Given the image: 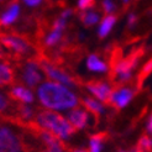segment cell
<instances>
[{"mask_svg":"<svg viewBox=\"0 0 152 152\" xmlns=\"http://www.w3.org/2000/svg\"><path fill=\"white\" fill-rule=\"evenodd\" d=\"M0 152H24L21 137L7 126L0 127Z\"/></svg>","mask_w":152,"mask_h":152,"instance_id":"cell-6","label":"cell"},{"mask_svg":"<svg viewBox=\"0 0 152 152\" xmlns=\"http://www.w3.org/2000/svg\"><path fill=\"white\" fill-rule=\"evenodd\" d=\"M15 80V73L7 61H0V87L9 86Z\"/></svg>","mask_w":152,"mask_h":152,"instance_id":"cell-11","label":"cell"},{"mask_svg":"<svg viewBox=\"0 0 152 152\" xmlns=\"http://www.w3.org/2000/svg\"><path fill=\"white\" fill-rule=\"evenodd\" d=\"M103 10L106 12V14H111L114 10H115V5L111 0H104L103 1Z\"/></svg>","mask_w":152,"mask_h":152,"instance_id":"cell-24","label":"cell"},{"mask_svg":"<svg viewBox=\"0 0 152 152\" xmlns=\"http://www.w3.org/2000/svg\"><path fill=\"white\" fill-rule=\"evenodd\" d=\"M15 115L20 121H30L34 118V109L25 104H20L15 108Z\"/></svg>","mask_w":152,"mask_h":152,"instance_id":"cell-16","label":"cell"},{"mask_svg":"<svg viewBox=\"0 0 152 152\" xmlns=\"http://www.w3.org/2000/svg\"><path fill=\"white\" fill-rule=\"evenodd\" d=\"M27 6H32V7H35V6H39L41 3H42V0H22Z\"/></svg>","mask_w":152,"mask_h":152,"instance_id":"cell-26","label":"cell"},{"mask_svg":"<svg viewBox=\"0 0 152 152\" xmlns=\"http://www.w3.org/2000/svg\"><path fill=\"white\" fill-rule=\"evenodd\" d=\"M62 36H63V30L52 28L51 31L46 35L43 42L47 47H53V46H56V45H58L61 41H62Z\"/></svg>","mask_w":152,"mask_h":152,"instance_id":"cell-15","label":"cell"},{"mask_svg":"<svg viewBox=\"0 0 152 152\" xmlns=\"http://www.w3.org/2000/svg\"><path fill=\"white\" fill-rule=\"evenodd\" d=\"M35 124L42 130H46L52 135H55L59 140L69 139L75 132L73 126L68 123L66 118L50 110H43L37 114Z\"/></svg>","mask_w":152,"mask_h":152,"instance_id":"cell-2","label":"cell"},{"mask_svg":"<svg viewBox=\"0 0 152 152\" xmlns=\"http://www.w3.org/2000/svg\"><path fill=\"white\" fill-rule=\"evenodd\" d=\"M10 100H9V98H7L4 93L0 92V114L1 113H5L10 109Z\"/></svg>","mask_w":152,"mask_h":152,"instance_id":"cell-22","label":"cell"},{"mask_svg":"<svg viewBox=\"0 0 152 152\" xmlns=\"http://www.w3.org/2000/svg\"><path fill=\"white\" fill-rule=\"evenodd\" d=\"M105 139L104 134H96L90 137L89 141V152H100L103 147V141Z\"/></svg>","mask_w":152,"mask_h":152,"instance_id":"cell-19","label":"cell"},{"mask_svg":"<svg viewBox=\"0 0 152 152\" xmlns=\"http://www.w3.org/2000/svg\"><path fill=\"white\" fill-rule=\"evenodd\" d=\"M123 1H124V4H127L129 1H130V0H123Z\"/></svg>","mask_w":152,"mask_h":152,"instance_id":"cell-31","label":"cell"},{"mask_svg":"<svg viewBox=\"0 0 152 152\" xmlns=\"http://www.w3.org/2000/svg\"><path fill=\"white\" fill-rule=\"evenodd\" d=\"M87 89L92 93L95 98H98L100 102H104L108 104L109 103V98H110V94L113 92L111 87L105 82H102V80H90L87 83Z\"/></svg>","mask_w":152,"mask_h":152,"instance_id":"cell-7","label":"cell"},{"mask_svg":"<svg viewBox=\"0 0 152 152\" xmlns=\"http://www.w3.org/2000/svg\"><path fill=\"white\" fill-rule=\"evenodd\" d=\"M9 95L11 96V99L20 102V103H24V104H30L32 103L35 96L32 94V92L30 89L22 87V86H16V87H12L9 90Z\"/></svg>","mask_w":152,"mask_h":152,"instance_id":"cell-10","label":"cell"},{"mask_svg":"<svg viewBox=\"0 0 152 152\" xmlns=\"http://www.w3.org/2000/svg\"><path fill=\"white\" fill-rule=\"evenodd\" d=\"M41 152H63V145H62V142H61V143H57V145L46 147Z\"/></svg>","mask_w":152,"mask_h":152,"instance_id":"cell-25","label":"cell"},{"mask_svg":"<svg viewBox=\"0 0 152 152\" xmlns=\"http://www.w3.org/2000/svg\"><path fill=\"white\" fill-rule=\"evenodd\" d=\"M83 105L87 108V110L95 114V115H100V114L104 113V105L100 102L93 99V98H88V96L84 98L83 99Z\"/></svg>","mask_w":152,"mask_h":152,"instance_id":"cell-17","label":"cell"},{"mask_svg":"<svg viewBox=\"0 0 152 152\" xmlns=\"http://www.w3.org/2000/svg\"><path fill=\"white\" fill-rule=\"evenodd\" d=\"M72 10H69V9H67V10H64L62 14H61V16L59 18H62V19H64V20H67L68 18H69L71 16V15H72Z\"/></svg>","mask_w":152,"mask_h":152,"instance_id":"cell-28","label":"cell"},{"mask_svg":"<svg viewBox=\"0 0 152 152\" xmlns=\"http://www.w3.org/2000/svg\"><path fill=\"white\" fill-rule=\"evenodd\" d=\"M80 19H82V22H83V24L89 27V26L95 25L96 22L99 21L100 15L98 14L96 11H93V10H90V11H82V14H80Z\"/></svg>","mask_w":152,"mask_h":152,"instance_id":"cell-18","label":"cell"},{"mask_svg":"<svg viewBox=\"0 0 152 152\" xmlns=\"http://www.w3.org/2000/svg\"><path fill=\"white\" fill-rule=\"evenodd\" d=\"M0 45L12 52L16 57H24L32 53V45L24 36L15 34H0Z\"/></svg>","mask_w":152,"mask_h":152,"instance_id":"cell-3","label":"cell"},{"mask_svg":"<svg viewBox=\"0 0 152 152\" xmlns=\"http://www.w3.org/2000/svg\"><path fill=\"white\" fill-rule=\"evenodd\" d=\"M95 5V0H79L78 1V7L82 11L89 10Z\"/></svg>","mask_w":152,"mask_h":152,"instance_id":"cell-23","label":"cell"},{"mask_svg":"<svg viewBox=\"0 0 152 152\" xmlns=\"http://www.w3.org/2000/svg\"><path fill=\"white\" fill-rule=\"evenodd\" d=\"M132 96H134L132 89H130V88H118V89L111 92L108 104L115 106L116 109H123L130 103Z\"/></svg>","mask_w":152,"mask_h":152,"instance_id":"cell-8","label":"cell"},{"mask_svg":"<svg viewBox=\"0 0 152 152\" xmlns=\"http://www.w3.org/2000/svg\"><path fill=\"white\" fill-rule=\"evenodd\" d=\"M73 152H86V151L84 150H74Z\"/></svg>","mask_w":152,"mask_h":152,"instance_id":"cell-30","label":"cell"},{"mask_svg":"<svg viewBox=\"0 0 152 152\" xmlns=\"http://www.w3.org/2000/svg\"><path fill=\"white\" fill-rule=\"evenodd\" d=\"M19 14H20V5L19 3H12L10 4V6L6 9V11L1 15L0 18V25L1 26H9L11 25L12 22H15L19 18Z\"/></svg>","mask_w":152,"mask_h":152,"instance_id":"cell-12","label":"cell"},{"mask_svg":"<svg viewBox=\"0 0 152 152\" xmlns=\"http://www.w3.org/2000/svg\"><path fill=\"white\" fill-rule=\"evenodd\" d=\"M87 67L89 71L93 72H99V73H104L108 71V66L104 61H102L96 55H90L87 59Z\"/></svg>","mask_w":152,"mask_h":152,"instance_id":"cell-14","label":"cell"},{"mask_svg":"<svg viewBox=\"0 0 152 152\" xmlns=\"http://www.w3.org/2000/svg\"><path fill=\"white\" fill-rule=\"evenodd\" d=\"M116 16L115 15H108V16H105L102 21V24L99 26V30H98V35H99L100 39H104V37H106L109 35V32L111 31V28L114 27V25H115L116 22Z\"/></svg>","mask_w":152,"mask_h":152,"instance_id":"cell-13","label":"cell"},{"mask_svg":"<svg viewBox=\"0 0 152 152\" xmlns=\"http://www.w3.org/2000/svg\"><path fill=\"white\" fill-rule=\"evenodd\" d=\"M136 20H137V18H136L135 14H130V15H129V26H134Z\"/></svg>","mask_w":152,"mask_h":152,"instance_id":"cell-27","label":"cell"},{"mask_svg":"<svg viewBox=\"0 0 152 152\" xmlns=\"http://www.w3.org/2000/svg\"><path fill=\"white\" fill-rule=\"evenodd\" d=\"M146 130H147V132H148V134H151V116H150V118H148V120H147Z\"/></svg>","mask_w":152,"mask_h":152,"instance_id":"cell-29","label":"cell"},{"mask_svg":"<svg viewBox=\"0 0 152 152\" xmlns=\"http://www.w3.org/2000/svg\"><path fill=\"white\" fill-rule=\"evenodd\" d=\"M40 103L47 109L66 110L77 106L78 98L67 87L55 82H45L37 89Z\"/></svg>","mask_w":152,"mask_h":152,"instance_id":"cell-1","label":"cell"},{"mask_svg":"<svg viewBox=\"0 0 152 152\" xmlns=\"http://www.w3.org/2000/svg\"><path fill=\"white\" fill-rule=\"evenodd\" d=\"M21 79L28 88H35L42 80L40 61L30 58L21 67Z\"/></svg>","mask_w":152,"mask_h":152,"instance_id":"cell-5","label":"cell"},{"mask_svg":"<svg viewBox=\"0 0 152 152\" xmlns=\"http://www.w3.org/2000/svg\"><path fill=\"white\" fill-rule=\"evenodd\" d=\"M151 66H152V62H151V59L148 61V62H146V64L143 66V68H142V71H141V73L139 74V82H137V86L140 87L143 82L146 80V78L150 75V73H151Z\"/></svg>","mask_w":152,"mask_h":152,"instance_id":"cell-21","label":"cell"},{"mask_svg":"<svg viewBox=\"0 0 152 152\" xmlns=\"http://www.w3.org/2000/svg\"><path fill=\"white\" fill-rule=\"evenodd\" d=\"M67 120L69 123L75 131L77 130H82L88 125V120H89V115L86 110L83 109H73L72 111L68 113L67 115Z\"/></svg>","mask_w":152,"mask_h":152,"instance_id":"cell-9","label":"cell"},{"mask_svg":"<svg viewBox=\"0 0 152 152\" xmlns=\"http://www.w3.org/2000/svg\"><path fill=\"white\" fill-rule=\"evenodd\" d=\"M135 152H151V139L147 135L142 136L139 140L137 146L135 148Z\"/></svg>","mask_w":152,"mask_h":152,"instance_id":"cell-20","label":"cell"},{"mask_svg":"<svg viewBox=\"0 0 152 152\" xmlns=\"http://www.w3.org/2000/svg\"><path fill=\"white\" fill-rule=\"evenodd\" d=\"M0 1H1V0H0Z\"/></svg>","mask_w":152,"mask_h":152,"instance_id":"cell-32","label":"cell"},{"mask_svg":"<svg viewBox=\"0 0 152 152\" xmlns=\"http://www.w3.org/2000/svg\"><path fill=\"white\" fill-rule=\"evenodd\" d=\"M40 67L41 69L46 73V75L52 79V80H56L58 82L59 84L66 86V87H69V88H78V82L75 78H73L71 74H68L66 71H63L61 67L53 64L51 61L47 59H40Z\"/></svg>","mask_w":152,"mask_h":152,"instance_id":"cell-4","label":"cell"}]
</instances>
